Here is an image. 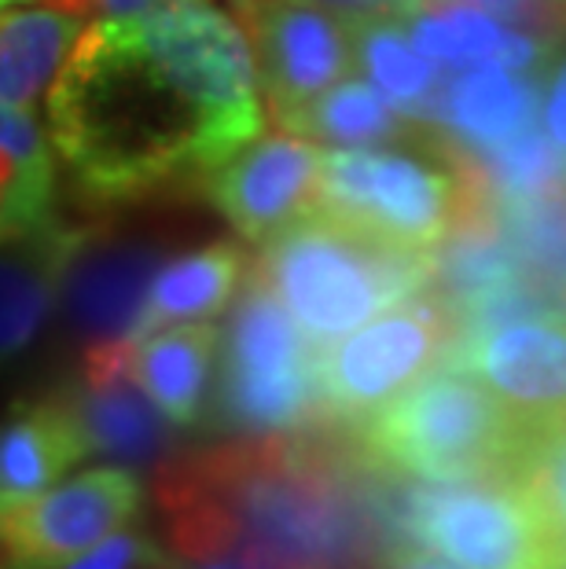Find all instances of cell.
Returning <instances> with one entry per match:
<instances>
[{"mask_svg":"<svg viewBox=\"0 0 566 569\" xmlns=\"http://www.w3.org/2000/svg\"><path fill=\"white\" fill-rule=\"evenodd\" d=\"M0 569H19V566H8L4 559H0Z\"/></svg>","mask_w":566,"mask_h":569,"instance_id":"obj_35","label":"cell"},{"mask_svg":"<svg viewBox=\"0 0 566 569\" xmlns=\"http://www.w3.org/2000/svg\"><path fill=\"white\" fill-rule=\"evenodd\" d=\"M239 22L255 41L272 122L339 84L357 59L346 16L320 0H250Z\"/></svg>","mask_w":566,"mask_h":569,"instance_id":"obj_11","label":"cell"},{"mask_svg":"<svg viewBox=\"0 0 566 569\" xmlns=\"http://www.w3.org/2000/svg\"><path fill=\"white\" fill-rule=\"evenodd\" d=\"M456 327L438 298L419 295L360 323L317 357L324 419L360 430L397 393L453 357Z\"/></svg>","mask_w":566,"mask_h":569,"instance_id":"obj_8","label":"cell"},{"mask_svg":"<svg viewBox=\"0 0 566 569\" xmlns=\"http://www.w3.org/2000/svg\"><path fill=\"white\" fill-rule=\"evenodd\" d=\"M324 154L306 137H255L199 180L228 224L250 243H265L317 210Z\"/></svg>","mask_w":566,"mask_h":569,"instance_id":"obj_12","label":"cell"},{"mask_svg":"<svg viewBox=\"0 0 566 569\" xmlns=\"http://www.w3.org/2000/svg\"><path fill=\"white\" fill-rule=\"evenodd\" d=\"M250 269L320 349L430 287L427 250L387 243L320 210L265 239Z\"/></svg>","mask_w":566,"mask_h":569,"instance_id":"obj_3","label":"cell"},{"mask_svg":"<svg viewBox=\"0 0 566 569\" xmlns=\"http://www.w3.org/2000/svg\"><path fill=\"white\" fill-rule=\"evenodd\" d=\"M170 569H177V562H170Z\"/></svg>","mask_w":566,"mask_h":569,"instance_id":"obj_38","label":"cell"},{"mask_svg":"<svg viewBox=\"0 0 566 569\" xmlns=\"http://www.w3.org/2000/svg\"><path fill=\"white\" fill-rule=\"evenodd\" d=\"M276 126L295 137L335 143V148H379V143L413 137L408 118L360 78H342Z\"/></svg>","mask_w":566,"mask_h":569,"instance_id":"obj_23","label":"cell"},{"mask_svg":"<svg viewBox=\"0 0 566 569\" xmlns=\"http://www.w3.org/2000/svg\"><path fill=\"white\" fill-rule=\"evenodd\" d=\"M170 562L173 559L151 537H143L137 529H122L103 543H96L92 551L78 555L75 562L56 569H170Z\"/></svg>","mask_w":566,"mask_h":569,"instance_id":"obj_27","label":"cell"},{"mask_svg":"<svg viewBox=\"0 0 566 569\" xmlns=\"http://www.w3.org/2000/svg\"><path fill=\"white\" fill-rule=\"evenodd\" d=\"M512 475L519 478V486L534 496L540 511L552 518V526L566 537V419L526 433V445Z\"/></svg>","mask_w":566,"mask_h":569,"instance_id":"obj_26","label":"cell"},{"mask_svg":"<svg viewBox=\"0 0 566 569\" xmlns=\"http://www.w3.org/2000/svg\"><path fill=\"white\" fill-rule=\"evenodd\" d=\"M464 206V177L438 143L427 154L349 148L324 154L317 210L408 250H430Z\"/></svg>","mask_w":566,"mask_h":569,"instance_id":"obj_7","label":"cell"},{"mask_svg":"<svg viewBox=\"0 0 566 569\" xmlns=\"http://www.w3.org/2000/svg\"><path fill=\"white\" fill-rule=\"evenodd\" d=\"M81 19L56 8H19L0 16V100L22 111L52 89L81 38Z\"/></svg>","mask_w":566,"mask_h":569,"instance_id":"obj_21","label":"cell"},{"mask_svg":"<svg viewBox=\"0 0 566 569\" xmlns=\"http://www.w3.org/2000/svg\"><path fill=\"white\" fill-rule=\"evenodd\" d=\"M563 312H566V295H563Z\"/></svg>","mask_w":566,"mask_h":569,"instance_id":"obj_36","label":"cell"},{"mask_svg":"<svg viewBox=\"0 0 566 569\" xmlns=\"http://www.w3.org/2000/svg\"><path fill=\"white\" fill-rule=\"evenodd\" d=\"M228 4H232V8H236V16H239V11H244V8L250 4V0H228Z\"/></svg>","mask_w":566,"mask_h":569,"instance_id":"obj_34","label":"cell"},{"mask_svg":"<svg viewBox=\"0 0 566 569\" xmlns=\"http://www.w3.org/2000/svg\"><path fill=\"white\" fill-rule=\"evenodd\" d=\"M221 353V331L210 320L170 323L137 338L132 371L148 397L173 427H199L210 401L214 365Z\"/></svg>","mask_w":566,"mask_h":569,"instance_id":"obj_19","label":"cell"},{"mask_svg":"<svg viewBox=\"0 0 566 569\" xmlns=\"http://www.w3.org/2000/svg\"><path fill=\"white\" fill-rule=\"evenodd\" d=\"M151 0H100V16L103 19H126V16H137V11L148 8Z\"/></svg>","mask_w":566,"mask_h":569,"instance_id":"obj_32","label":"cell"},{"mask_svg":"<svg viewBox=\"0 0 566 569\" xmlns=\"http://www.w3.org/2000/svg\"><path fill=\"white\" fill-rule=\"evenodd\" d=\"M0 8H4V0H0Z\"/></svg>","mask_w":566,"mask_h":569,"instance_id":"obj_39","label":"cell"},{"mask_svg":"<svg viewBox=\"0 0 566 569\" xmlns=\"http://www.w3.org/2000/svg\"><path fill=\"white\" fill-rule=\"evenodd\" d=\"M56 217V148L44 129L0 140V236H16Z\"/></svg>","mask_w":566,"mask_h":569,"instance_id":"obj_24","label":"cell"},{"mask_svg":"<svg viewBox=\"0 0 566 569\" xmlns=\"http://www.w3.org/2000/svg\"><path fill=\"white\" fill-rule=\"evenodd\" d=\"M247 276V253L236 243H210L159 264L137 338L170 323L214 320L236 298Z\"/></svg>","mask_w":566,"mask_h":569,"instance_id":"obj_20","label":"cell"},{"mask_svg":"<svg viewBox=\"0 0 566 569\" xmlns=\"http://www.w3.org/2000/svg\"><path fill=\"white\" fill-rule=\"evenodd\" d=\"M397 518L408 540L460 569H566V537L515 475L427 481Z\"/></svg>","mask_w":566,"mask_h":569,"instance_id":"obj_6","label":"cell"},{"mask_svg":"<svg viewBox=\"0 0 566 569\" xmlns=\"http://www.w3.org/2000/svg\"><path fill=\"white\" fill-rule=\"evenodd\" d=\"M177 559L236 569H379V496L357 463L284 433L166 459L155 481Z\"/></svg>","mask_w":566,"mask_h":569,"instance_id":"obj_2","label":"cell"},{"mask_svg":"<svg viewBox=\"0 0 566 569\" xmlns=\"http://www.w3.org/2000/svg\"><path fill=\"white\" fill-rule=\"evenodd\" d=\"M371 467L419 481L512 475L526 427L464 368H435L357 430Z\"/></svg>","mask_w":566,"mask_h":569,"instance_id":"obj_4","label":"cell"},{"mask_svg":"<svg viewBox=\"0 0 566 569\" xmlns=\"http://www.w3.org/2000/svg\"><path fill=\"white\" fill-rule=\"evenodd\" d=\"M159 261V247L86 228L59 290L67 327L89 346L107 338H137Z\"/></svg>","mask_w":566,"mask_h":569,"instance_id":"obj_14","label":"cell"},{"mask_svg":"<svg viewBox=\"0 0 566 569\" xmlns=\"http://www.w3.org/2000/svg\"><path fill=\"white\" fill-rule=\"evenodd\" d=\"M89 452L59 393L22 401L0 427V507L52 489Z\"/></svg>","mask_w":566,"mask_h":569,"instance_id":"obj_18","label":"cell"},{"mask_svg":"<svg viewBox=\"0 0 566 569\" xmlns=\"http://www.w3.org/2000/svg\"><path fill=\"white\" fill-rule=\"evenodd\" d=\"M4 4H16V0H4Z\"/></svg>","mask_w":566,"mask_h":569,"instance_id":"obj_37","label":"cell"},{"mask_svg":"<svg viewBox=\"0 0 566 569\" xmlns=\"http://www.w3.org/2000/svg\"><path fill=\"white\" fill-rule=\"evenodd\" d=\"M449 365L471 371L526 433L566 419V317L500 323L456 346Z\"/></svg>","mask_w":566,"mask_h":569,"instance_id":"obj_13","label":"cell"},{"mask_svg":"<svg viewBox=\"0 0 566 569\" xmlns=\"http://www.w3.org/2000/svg\"><path fill=\"white\" fill-rule=\"evenodd\" d=\"M48 8H56V11H67V16H75V19H92V16H100V0H44Z\"/></svg>","mask_w":566,"mask_h":569,"instance_id":"obj_31","label":"cell"},{"mask_svg":"<svg viewBox=\"0 0 566 569\" xmlns=\"http://www.w3.org/2000/svg\"><path fill=\"white\" fill-rule=\"evenodd\" d=\"M86 228L59 217L16 236H0V368L27 357L52 320L67 264Z\"/></svg>","mask_w":566,"mask_h":569,"instance_id":"obj_15","label":"cell"},{"mask_svg":"<svg viewBox=\"0 0 566 569\" xmlns=\"http://www.w3.org/2000/svg\"><path fill=\"white\" fill-rule=\"evenodd\" d=\"M379 569H460L456 562H441L435 559V551L427 548H390L387 559L379 562Z\"/></svg>","mask_w":566,"mask_h":569,"instance_id":"obj_30","label":"cell"},{"mask_svg":"<svg viewBox=\"0 0 566 569\" xmlns=\"http://www.w3.org/2000/svg\"><path fill=\"white\" fill-rule=\"evenodd\" d=\"M173 562H177V569H236L232 562H225V559H177V555H173Z\"/></svg>","mask_w":566,"mask_h":569,"instance_id":"obj_33","label":"cell"},{"mask_svg":"<svg viewBox=\"0 0 566 569\" xmlns=\"http://www.w3.org/2000/svg\"><path fill=\"white\" fill-rule=\"evenodd\" d=\"M545 132L566 151V59L556 67V74L548 78L545 96Z\"/></svg>","mask_w":566,"mask_h":569,"instance_id":"obj_28","label":"cell"},{"mask_svg":"<svg viewBox=\"0 0 566 569\" xmlns=\"http://www.w3.org/2000/svg\"><path fill=\"white\" fill-rule=\"evenodd\" d=\"M545 103V81L534 70H508L497 63L453 70L438 89L430 122L441 126L445 140L464 148H493L534 129Z\"/></svg>","mask_w":566,"mask_h":569,"instance_id":"obj_16","label":"cell"},{"mask_svg":"<svg viewBox=\"0 0 566 569\" xmlns=\"http://www.w3.org/2000/svg\"><path fill=\"white\" fill-rule=\"evenodd\" d=\"M320 4L335 8L346 19H357V16H397V19H405L419 8V0H320Z\"/></svg>","mask_w":566,"mask_h":569,"instance_id":"obj_29","label":"cell"},{"mask_svg":"<svg viewBox=\"0 0 566 569\" xmlns=\"http://www.w3.org/2000/svg\"><path fill=\"white\" fill-rule=\"evenodd\" d=\"M408 38L435 67L471 70V67H508L537 70L548 59V44L519 27L504 30L500 19L471 0H424L413 16H405Z\"/></svg>","mask_w":566,"mask_h":569,"instance_id":"obj_17","label":"cell"},{"mask_svg":"<svg viewBox=\"0 0 566 569\" xmlns=\"http://www.w3.org/2000/svg\"><path fill=\"white\" fill-rule=\"evenodd\" d=\"M349 22L354 56L365 67L368 81L413 122H430L441 81L435 63L408 41L397 16H357Z\"/></svg>","mask_w":566,"mask_h":569,"instance_id":"obj_22","label":"cell"},{"mask_svg":"<svg viewBox=\"0 0 566 569\" xmlns=\"http://www.w3.org/2000/svg\"><path fill=\"white\" fill-rule=\"evenodd\" d=\"M500 224L519 253L529 280L548 287L552 295H566V184L545 196L497 206Z\"/></svg>","mask_w":566,"mask_h":569,"instance_id":"obj_25","label":"cell"},{"mask_svg":"<svg viewBox=\"0 0 566 569\" xmlns=\"http://www.w3.org/2000/svg\"><path fill=\"white\" fill-rule=\"evenodd\" d=\"M317 357L320 346L298 327L276 290L250 269L221 335V427L244 438H261L324 422Z\"/></svg>","mask_w":566,"mask_h":569,"instance_id":"obj_5","label":"cell"},{"mask_svg":"<svg viewBox=\"0 0 566 569\" xmlns=\"http://www.w3.org/2000/svg\"><path fill=\"white\" fill-rule=\"evenodd\" d=\"M132 353L137 338H107L86 346L81 375L56 393L75 419L89 456L129 470H148L170 459L177 427L137 382Z\"/></svg>","mask_w":566,"mask_h":569,"instance_id":"obj_10","label":"cell"},{"mask_svg":"<svg viewBox=\"0 0 566 569\" xmlns=\"http://www.w3.org/2000/svg\"><path fill=\"white\" fill-rule=\"evenodd\" d=\"M143 486L122 463L86 467L22 503L0 507V559L19 569L75 562L140 518Z\"/></svg>","mask_w":566,"mask_h":569,"instance_id":"obj_9","label":"cell"},{"mask_svg":"<svg viewBox=\"0 0 566 569\" xmlns=\"http://www.w3.org/2000/svg\"><path fill=\"white\" fill-rule=\"evenodd\" d=\"M261 126L258 59L214 0H151L92 22L48 89L52 148L92 202L199 188Z\"/></svg>","mask_w":566,"mask_h":569,"instance_id":"obj_1","label":"cell"}]
</instances>
